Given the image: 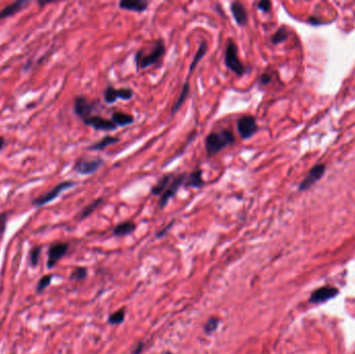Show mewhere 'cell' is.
Instances as JSON below:
<instances>
[{
	"label": "cell",
	"mask_w": 355,
	"mask_h": 354,
	"mask_svg": "<svg viewBox=\"0 0 355 354\" xmlns=\"http://www.w3.org/2000/svg\"><path fill=\"white\" fill-rule=\"evenodd\" d=\"M165 51H166V46L162 38H159V40L154 42L150 52H145L144 49L138 50L135 53V58H134L137 70H144L152 66L157 65L164 56Z\"/></svg>",
	"instance_id": "1"
},
{
	"label": "cell",
	"mask_w": 355,
	"mask_h": 354,
	"mask_svg": "<svg viewBox=\"0 0 355 354\" xmlns=\"http://www.w3.org/2000/svg\"><path fill=\"white\" fill-rule=\"evenodd\" d=\"M235 142L236 137L234 133L228 129H221L219 131L210 132L207 135L205 139V150L208 157H212Z\"/></svg>",
	"instance_id": "2"
},
{
	"label": "cell",
	"mask_w": 355,
	"mask_h": 354,
	"mask_svg": "<svg viewBox=\"0 0 355 354\" xmlns=\"http://www.w3.org/2000/svg\"><path fill=\"white\" fill-rule=\"evenodd\" d=\"M224 64L231 72H233L238 77H242L246 73V68L244 64L240 60L238 55V47H237L236 43L232 38H228L225 46Z\"/></svg>",
	"instance_id": "3"
},
{
	"label": "cell",
	"mask_w": 355,
	"mask_h": 354,
	"mask_svg": "<svg viewBox=\"0 0 355 354\" xmlns=\"http://www.w3.org/2000/svg\"><path fill=\"white\" fill-rule=\"evenodd\" d=\"M237 132L240 135L241 139L247 140L252 138L258 131L259 125L257 123L256 117L253 115H242L240 116L236 123Z\"/></svg>",
	"instance_id": "4"
},
{
	"label": "cell",
	"mask_w": 355,
	"mask_h": 354,
	"mask_svg": "<svg viewBox=\"0 0 355 354\" xmlns=\"http://www.w3.org/2000/svg\"><path fill=\"white\" fill-rule=\"evenodd\" d=\"M76 185H77V183L74 181H64V182L59 183L58 185H56L54 188H52L50 191H48L42 195H39L38 198H36L32 202V205L35 207H41V206H44L46 204H49L52 201H54L61 192H64L67 189H70Z\"/></svg>",
	"instance_id": "5"
},
{
	"label": "cell",
	"mask_w": 355,
	"mask_h": 354,
	"mask_svg": "<svg viewBox=\"0 0 355 354\" xmlns=\"http://www.w3.org/2000/svg\"><path fill=\"white\" fill-rule=\"evenodd\" d=\"M98 101L91 102L87 97L79 96L74 101V112L78 117L85 121L93 116V113L98 109Z\"/></svg>",
	"instance_id": "6"
},
{
	"label": "cell",
	"mask_w": 355,
	"mask_h": 354,
	"mask_svg": "<svg viewBox=\"0 0 355 354\" xmlns=\"http://www.w3.org/2000/svg\"><path fill=\"white\" fill-rule=\"evenodd\" d=\"M186 177H187L186 173H181V174L175 175V177L172 180V182L170 183L169 187L160 195V200H159V208L160 209H163L169 204V202L177 195L180 188L182 186H184Z\"/></svg>",
	"instance_id": "7"
},
{
	"label": "cell",
	"mask_w": 355,
	"mask_h": 354,
	"mask_svg": "<svg viewBox=\"0 0 355 354\" xmlns=\"http://www.w3.org/2000/svg\"><path fill=\"white\" fill-rule=\"evenodd\" d=\"M104 164H105V161L103 160V158H101V157H97V158H94V159L79 158L74 163L73 170L78 174L87 176V175L95 174Z\"/></svg>",
	"instance_id": "8"
},
{
	"label": "cell",
	"mask_w": 355,
	"mask_h": 354,
	"mask_svg": "<svg viewBox=\"0 0 355 354\" xmlns=\"http://www.w3.org/2000/svg\"><path fill=\"white\" fill-rule=\"evenodd\" d=\"M104 101L107 104H113L117 99H122L125 101H129L134 97V92L130 88H122L115 89L112 86H108L103 93Z\"/></svg>",
	"instance_id": "9"
},
{
	"label": "cell",
	"mask_w": 355,
	"mask_h": 354,
	"mask_svg": "<svg viewBox=\"0 0 355 354\" xmlns=\"http://www.w3.org/2000/svg\"><path fill=\"white\" fill-rule=\"evenodd\" d=\"M85 125L92 127L96 131H104V132H110L117 129V126L111 121V119H105L100 115H93L89 119L83 121Z\"/></svg>",
	"instance_id": "10"
},
{
	"label": "cell",
	"mask_w": 355,
	"mask_h": 354,
	"mask_svg": "<svg viewBox=\"0 0 355 354\" xmlns=\"http://www.w3.org/2000/svg\"><path fill=\"white\" fill-rule=\"evenodd\" d=\"M69 249V245L67 243H54L50 246L48 251V261H47V267L53 268L56 263L66 256L67 252Z\"/></svg>",
	"instance_id": "11"
},
{
	"label": "cell",
	"mask_w": 355,
	"mask_h": 354,
	"mask_svg": "<svg viewBox=\"0 0 355 354\" xmlns=\"http://www.w3.org/2000/svg\"><path fill=\"white\" fill-rule=\"evenodd\" d=\"M231 13L239 26H245L248 23V13L244 5L239 2H234L231 4Z\"/></svg>",
	"instance_id": "12"
},
{
	"label": "cell",
	"mask_w": 355,
	"mask_h": 354,
	"mask_svg": "<svg viewBox=\"0 0 355 354\" xmlns=\"http://www.w3.org/2000/svg\"><path fill=\"white\" fill-rule=\"evenodd\" d=\"M324 173H325V165H323V164H319V165H316L315 168H312L309 171V173L306 175L304 180L301 182V184L299 186V190H304V189H307L308 187H310L314 183H316L323 177Z\"/></svg>",
	"instance_id": "13"
},
{
	"label": "cell",
	"mask_w": 355,
	"mask_h": 354,
	"mask_svg": "<svg viewBox=\"0 0 355 354\" xmlns=\"http://www.w3.org/2000/svg\"><path fill=\"white\" fill-rule=\"evenodd\" d=\"M338 289L333 287H323L318 290H316L310 298L309 302L311 303H320V302H325L331 298H333L338 294Z\"/></svg>",
	"instance_id": "14"
},
{
	"label": "cell",
	"mask_w": 355,
	"mask_h": 354,
	"mask_svg": "<svg viewBox=\"0 0 355 354\" xmlns=\"http://www.w3.org/2000/svg\"><path fill=\"white\" fill-rule=\"evenodd\" d=\"M149 5L150 3L147 0H122L118 3V8L129 12L143 13L148 10Z\"/></svg>",
	"instance_id": "15"
},
{
	"label": "cell",
	"mask_w": 355,
	"mask_h": 354,
	"mask_svg": "<svg viewBox=\"0 0 355 354\" xmlns=\"http://www.w3.org/2000/svg\"><path fill=\"white\" fill-rule=\"evenodd\" d=\"M204 185H205V181L203 179V171L201 169H196L190 174H187L184 187L201 189Z\"/></svg>",
	"instance_id": "16"
},
{
	"label": "cell",
	"mask_w": 355,
	"mask_h": 354,
	"mask_svg": "<svg viewBox=\"0 0 355 354\" xmlns=\"http://www.w3.org/2000/svg\"><path fill=\"white\" fill-rule=\"evenodd\" d=\"M29 4H30L29 0H17V2L11 4L10 6L6 7L4 10L0 11V20H4L16 15L17 13L25 9Z\"/></svg>",
	"instance_id": "17"
},
{
	"label": "cell",
	"mask_w": 355,
	"mask_h": 354,
	"mask_svg": "<svg viewBox=\"0 0 355 354\" xmlns=\"http://www.w3.org/2000/svg\"><path fill=\"white\" fill-rule=\"evenodd\" d=\"M208 49H209L208 43H207L206 41H202V42L200 43V46H199V48H197V50H196L194 56H193V59H192L190 66H189L188 75H187V80L189 79V77L192 75V73H193V71L195 70L196 66L199 65V63L205 57V55H206L207 52H208Z\"/></svg>",
	"instance_id": "18"
},
{
	"label": "cell",
	"mask_w": 355,
	"mask_h": 354,
	"mask_svg": "<svg viewBox=\"0 0 355 354\" xmlns=\"http://www.w3.org/2000/svg\"><path fill=\"white\" fill-rule=\"evenodd\" d=\"M111 121L118 127H126L132 125L135 122L134 116L122 111H114L111 114Z\"/></svg>",
	"instance_id": "19"
},
{
	"label": "cell",
	"mask_w": 355,
	"mask_h": 354,
	"mask_svg": "<svg viewBox=\"0 0 355 354\" xmlns=\"http://www.w3.org/2000/svg\"><path fill=\"white\" fill-rule=\"evenodd\" d=\"M175 174L174 173H169L165 174L164 176H162L158 182L151 188V194L152 195H161L165 189L169 187L170 183L172 182V180L174 179Z\"/></svg>",
	"instance_id": "20"
},
{
	"label": "cell",
	"mask_w": 355,
	"mask_h": 354,
	"mask_svg": "<svg viewBox=\"0 0 355 354\" xmlns=\"http://www.w3.org/2000/svg\"><path fill=\"white\" fill-rule=\"evenodd\" d=\"M120 141V138L116 136H112V135H105L103 138H101L99 141L91 144L88 150L90 151H103L106 148L115 144Z\"/></svg>",
	"instance_id": "21"
},
{
	"label": "cell",
	"mask_w": 355,
	"mask_h": 354,
	"mask_svg": "<svg viewBox=\"0 0 355 354\" xmlns=\"http://www.w3.org/2000/svg\"><path fill=\"white\" fill-rule=\"evenodd\" d=\"M136 230V224L132 221H124L118 223L113 228V235L118 236V237H123V236H127L132 234Z\"/></svg>",
	"instance_id": "22"
},
{
	"label": "cell",
	"mask_w": 355,
	"mask_h": 354,
	"mask_svg": "<svg viewBox=\"0 0 355 354\" xmlns=\"http://www.w3.org/2000/svg\"><path fill=\"white\" fill-rule=\"evenodd\" d=\"M189 92H190V84H189V81L186 79V81H185L184 85H183L182 91H181V93H180V95H179V97H178L176 103L174 104V106H173V108H172V111H171V114H172V115H174L175 113H177V112L179 111V109L182 107V105L186 102V99H187V97H188V95H189Z\"/></svg>",
	"instance_id": "23"
},
{
	"label": "cell",
	"mask_w": 355,
	"mask_h": 354,
	"mask_svg": "<svg viewBox=\"0 0 355 354\" xmlns=\"http://www.w3.org/2000/svg\"><path fill=\"white\" fill-rule=\"evenodd\" d=\"M103 203V199L100 198V199H97L95 200L94 202H92L90 205H88L86 208H83V210L79 213L78 215V218L79 220H83L86 219L87 217H89L93 212H95V210Z\"/></svg>",
	"instance_id": "24"
},
{
	"label": "cell",
	"mask_w": 355,
	"mask_h": 354,
	"mask_svg": "<svg viewBox=\"0 0 355 354\" xmlns=\"http://www.w3.org/2000/svg\"><path fill=\"white\" fill-rule=\"evenodd\" d=\"M125 319V313L124 309H118L115 313L111 314L108 318V323L111 325H117L124 322Z\"/></svg>",
	"instance_id": "25"
},
{
	"label": "cell",
	"mask_w": 355,
	"mask_h": 354,
	"mask_svg": "<svg viewBox=\"0 0 355 354\" xmlns=\"http://www.w3.org/2000/svg\"><path fill=\"white\" fill-rule=\"evenodd\" d=\"M287 37H288V32L286 30V28L283 26L281 27L278 31H276L272 37H271V42L274 44V45H278L282 42H284L285 40H287Z\"/></svg>",
	"instance_id": "26"
},
{
	"label": "cell",
	"mask_w": 355,
	"mask_h": 354,
	"mask_svg": "<svg viewBox=\"0 0 355 354\" xmlns=\"http://www.w3.org/2000/svg\"><path fill=\"white\" fill-rule=\"evenodd\" d=\"M87 275H88V270L87 268H83V267H79V268H76L73 273L71 274V280H74V281H82L87 278Z\"/></svg>",
	"instance_id": "27"
},
{
	"label": "cell",
	"mask_w": 355,
	"mask_h": 354,
	"mask_svg": "<svg viewBox=\"0 0 355 354\" xmlns=\"http://www.w3.org/2000/svg\"><path fill=\"white\" fill-rule=\"evenodd\" d=\"M52 281V275L49 274V275H45V277H43L41 280L38 281L37 283V286H36V291L39 293V292H42L44 291L51 283Z\"/></svg>",
	"instance_id": "28"
},
{
	"label": "cell",
	"mask_w": 355,
	"mask_h": 354,
	"mask_svg": "<svg viewBox=\"0 0 355 354\" xmlns=\"http://www.w3.org/2000/svg\"><path fill=\"white\" fill-rule=\"evenodd\" d=\"M219 324V320L216 318H211L208 320V322L204 326V330L206 334H212L217 329V326Z\"/></svg>",
	"instance_id": "29"
},
{
	"label": "cell",
	"mask_w": 355,
	"mask_h": 354,
	"mask_svg": "<svg viewBox=\"0 0 355 354\" xmlns=\"http://www.w3.org/2000/svg\"><path fill=\"white\" fill-rule=\"evenodd\" d=\"M41 252H42V247L36 246L34 247L31 253H30V262L32 266H36L39 260V256H41Z\"/></svg>",
	"instance_id": "30"
},
{
	"label": "cell",
	"mask_w": 355,
	"mask_h": 354,
	"mask_svg": "<svg viewBox=\"0 0 355 354\" xmlns=\"http://www.w3.org/2000/svg\"><path fill=\"white\" fill-rule=\"evenodd\" d=\"M258 10L263 12V13H269L271 11V8H272V4L270 2H268V0H262V2H259L258 5Z\"/></svg>",
	"instance_id": "31"
},
{
	"label": "cell",
	"mask_w": 355,
	"mask_h": 354,
	"mask_svg": "<svg viewBox=\"0 0 355 354\" xmlns=\"http://www.w3.org/2000/svg\"><path fill=\"white\" fill-rule=\"evenodd\" d=\"M7 213H2L0 214V240H2L3 236L6 232V227H7Z\"/></svg>",
	"instance_id": "32"
},
{
	"label": "cell",
	"mask_w": 355,
	"mask_h": 354,
	"mask_svg": "<svg viewBox=\"0 0 355 354\" xmlns=\"http://www.w3.org/2000/svg\"><path fill=\"white\" fill-rule=\"evenodd\" d=\"M270 81H271V75H270V74H268V73L262 74V76L260 77V84H261L262 86H266V85H268Z\"/></svg>",
	"instance_id": "33"
},
{
	"label": "cell",
	"mask_w": 355,
	"mask_h": 354,
	"mask_svg": "<svg viewBox=\"0 0 355 354\" xmlns=\"http://www.w3.org/2000/svg\"><path fill=\"white\" fill-rule=\"evenodd\" d=\"M173 224H174V221L172 222V223H170L169 225H166L162 231H160L159 233H157V235H156V238H162L163 237V236H165L166 234H168V232L171 230V227L173 226Z\"/></svg>",
	"instance_id": "34"
},
{
	"label": "cell",
	"mask_w": 355,
	"mask_h": 354,
	"mask_svg": "<svg viewBox=\"0 0 355 354\" xmlns=\"http://www.w3.org/2000/svg\"><path fill=\"white\" fill-rule=\"evenodd\" d=\"M5 144H6V141H5V138L3 137V136H0V151H2L3 149H4V147H5Z\"/></svg>",
	"instance_id": "35"
},
{
	"label": "cell",
	"mask_w": 355,
	"mask_h": 354,
	"mask_svg": "<svg viewBox=\"0 0 355 354\" xmlns=\"http://www.w3.org/2000/svg\"><path fill=\"white\" fill-rule=\"evenodd\" d=\"M165 354H172V353H171V352H166Z\"/></svg>",
	"instance_id": "36"
}]
</instances>
